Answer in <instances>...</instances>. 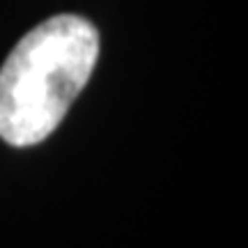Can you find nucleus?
Returning a JSON list of instances; mask_svg holds the SVG:
<instances>
[{
  "label": "nucleus",
  "mask_w": 248,
  "mask_h": 248,
  "mask_svg": "<svg viewBox=\"0 0 248 248\" xmlns=\"http://www.w3.org/2000/svg\"><path fill=\"white\" fill-rule=\"evenodd\" d=\"M99 58V32L88 18L58 14L32 28L0 67V138L37 145L58 129Z\"/></svg>",
  "instance_id": "f257e3e1"
}]
</instances>
